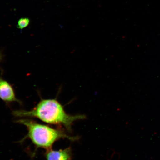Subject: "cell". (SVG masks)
Returning a JSON list of instances; mask_svg holds the SVG:
<instances>
[{"instance_id":"cell-1","label":"cell","mask_w":160,"mask_h":160,"mask_svg":"<svg viewBox=\"0 0 160 160\" xmlns=\"http://www.w3.org/2000/svg\"><path fill=\"white\" fill-rule=\"evenodd\" d=\"M12 114L18 117L37 118L50 124L63 125L70 130L74 122L85 118L83 115L68 114L63 106L56 99H42L33 109L15 110Z\"/></svg>"},{"instance_id":"cell-2","label":"cell","mask_w":160,"mask_h":160,"mask_svg":"<svg viewBox=\"0 0 160 160\" xmlns=\"http://www.w3.org/2000/svg\"><path fill=\"white\" fill-rule=\"evenodd\" d=\"M17 122L27 127L28 133L26 137L29 138L37 148L47 150L51 149L56 141L62 138H66L71 141L77 139V138L69 137L60 130L41 124L31 120L21 119L18 120Z\"/></svg>"},{"instance_id":"cell-3","label":"cell","mask_w":160,"mask_h":160,"mask_svg":"<svg viewBox=\"0 0 160 160\" xmlns=\"http://www.w3.org/2000/svg\"><path fill=\"white\" fill-rule=\"evenodd\" d=\"M0 99L7 103L21 102L17 98L14 89L7 81L0 77Z\"/></svg>"},{"instance_id":"cell-4","label":"cell","mask_w":160,"mask_h":160,"mask_svg":"<svg viewBox=\"0 0 160 160\" xmlns=\"http://www.w3.org/2000/svg\"><path fill=\"white\" fill-rule=\"evenodd\" d=\"M47 160H69L71 157V151L69 148L58 151L50 149L45 153Z\"/></svg>"},{"instance_id":"cell-5","label":"cell","mask_w":160,"mask_h":160,"mask_svg":"<svg viewBox=\"0 0 160 160\" xmlns=\"http://www.w3.org/2000/svg\"><path fill=\"white\" fill-rule=\"evenodd\" d=\"M30 22V20L28 18H21L18 22L17 27L21 30L25 29L29 26Z\"/></svg>"},{"instance_id":"cell-6","label":"cell","mask_w":160,"mask_h":160,"mask_svg":"<svg viewBox=\"0 0 160 160\" xmlns=\"http://www.w3.org/2000/svg\"><path fill=\"white\" fill-rule=\"evenodd\" d=\"M3 55L2 53L1 52H0V63L1 62L2 60L3 59Z\"/></svg>"}]
</instances>
